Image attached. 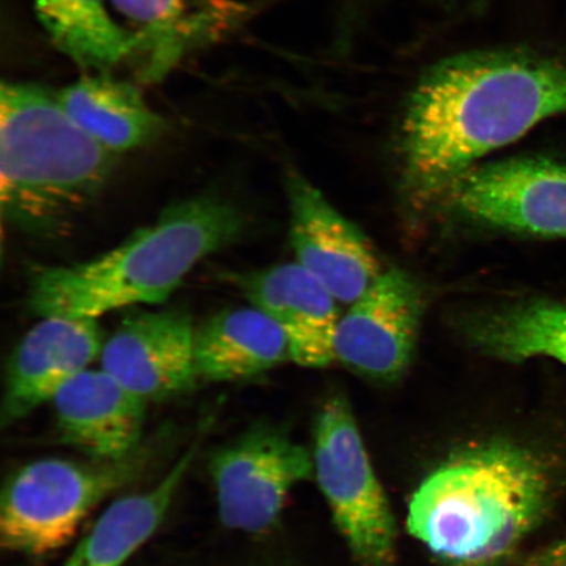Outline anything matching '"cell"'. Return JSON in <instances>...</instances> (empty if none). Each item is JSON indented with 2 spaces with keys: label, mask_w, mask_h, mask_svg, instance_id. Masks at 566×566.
<instances>
[{
  "label": "cell",
  "mask_w": 566,
  "mask_h": 566,
  "mask_svg": "<svg viewBox=\"0 0 566 566\" xmlns=\"http://www.w3.org/2000/svg\"><path fill=\"white\" fill-rule=\"evenodd\" d=\"M566 116V59L535 52L459 55L415 90L401 125L410 193L430 200L484 155Z\"/></svg>",
  "instance_id": "6da1fadb"
},
{
  "label": "cell",
  "mask_w": 566,
  "mask_h": 566,
  "mask_svg": "<svg viewBox=\"0 0 566 566\" xmlns=\"http://www.w3.org/2000/svg\"><path fill=\"white\" fill-rule=\"evenodd\" d=\"M555 493L541 452L506 440L473 443L421 481L408 533L443 566H502L542 525Z\"/></svg>",
  "instance_id": "7a4b0ae2"
},
{
  "label": "cell",
  "mask_w": 566,
  "mask_h": 566,
  "mask_svg": "<svg viewBox=\"0 0 566 566\" xmlns=\"http://www.w3.org/2000/svg\"><path fill=\"white\" fill-rule=\"evenodd\" d=\"M245 218L235 203L203 195L94 260L32 274L28 306L41 317L97 318L113 310L166 301L211 253L235 242Z\"/></svg>",
  "instance_id": "3957f363"
},
{
  "label": "cell",
  "mask_w": 566,
  "mask_h": 566,
  "mask_svg": "<svg viewBox=\"0 0 566 566\" xmlns=\"http://www.w3.org/2000/svg\"><path fill=\"white\" fill-rule=\"evenodd\" d=\"M117 154L73 123L55 92L33 83L0 90V201L17 228L53 233L103 192Z\"/></svg>",
  "instance_id": "277c9868"
},
{
  "label": "cell",
  "mask_w": 566,
  "mask_h": 566,
  "mask_svg": "<svg viewBox=\"0 0 566 566\" xmlns=\"http://www.w3.org/2000/svg\"><path fill=\"white\" fill-rule=\"evenodd\" d=\"M314 476L339 535L360 566H396V525L348 400L334 396L317 415Z\"/></svg>",
  "instance_id": "5b68a950"
},
{
  "label": "cell",
  "mask_w": 566,
  "mask_h": 566,
  "mask_svg": "<svg viewBox=\"0 0 566 566\" xmlns=\"http://www.w3.org/2000/svg\"><path fill=\"white\" fill-rule=\"evenodd\" d=\"M136 465L129 458L112 463L42 459L23 467L2 495L3 548L44 556L66 546L92 509L123 486Z\"/></svg>",
  "instance_id": "8992f818"
},
{
  "label": "cell",
  "mask_w": 566,
  "mask_h": 566,
  "mask_svg": "<svg viewBox=\"0 0 566 566\" xmlns=\"http://www.w3.org/2000/svg\"><path fill=\"white\" fill-rule=\"evenodd\" d=\"M444 195L459 214L488 228L566 238L565 163L525 157L471 168Z\"/></svg>",
  "instance_id": "52a82bcc"
},
{
  "label": "cell",
  "mask_w": 566,
  "mask_h": 566,
  "mask_svg": "<svg viewBox=\"0 0 566 566\" xmlns=\"http://www.w3.org/2000/svg\"><path fill=\"white\" fill-rule=\"evenodd\" d=\"M210 472L223 525L259 534L277 522L294 488L314 475V462L281 431L259 428L219 451Z\"/></svg>",
  "instance_id": "ba28073f"
},
{
  "label": "cell",
  "mask_w": 566,
  "mask_h": 566,
  "mask_svg": "<svg viewBox=\"0 0 566 566\" xmlns=\"http://www.w3.org/2000/svg\"><path fill=\"white\" fill-rule=\"evenodd\" d=\"M423 310V290L412 275L400 269L381 273L339 317L336 359L363 377L398 380L413 358Z\"/></svg>",
  "instance_id": "9c48e42d"
},
{
  "label": "cell",
  "mask_w": 566,
  "mask_h": 566,
  "mask_svg": "<svg viewBox=\"0 0 566 566\" xmlns=\"http://www.w3.org/2000/svg\"><path fill=\"white\" fill-rule=\"evenodd\" d=\"M287 196L296 263L338 303L356 302L384 273L369 240L302 176L289 177Z\"/></svg>",
  "instance_id": "30bf717a"
},
{
  "label": "cell",
  "mask_w": 566,
  "mask_h": 566,
  "mask_svg": "<svg viewBox=\"0 0 566 566\" xmlns=\"http://www.w3.org/2000/svg\"><path fill=\"white\" fill-rule=\"evenodd\" d=\"M101 364L146 401L188 391L198 378L192 321L177 310L138 311L106 339Z\"/></svg>",
  "instance_id": "8fae6325"
},
{
  "label": "cell",
  "mask_w": 566,
  "mask_h": 566,
  "mask_svg": "<svg viewBox=\"0 0 566 566\" xmlns=\"http://www.w3.org/2000/svg\"><path fill=\"white\" fill-rule=\"evenodd\" d=\"M103 332L96 318L42 317L12 354L2 407L4 424L52 401L69 380L101 357Z\"/></svg>",
  "instance_id": "7c38bea8"
},
{
  "label": "cell",
  "mask_w": 566,
  "mask_h": 566,
  "mask_svg": "<svg viewBox=\"0 0 566 566\" xmlns=\"http://www.w3.org/2000/svg\"><path fill=\"white\" fill-rule=\"evenodd\" d=\"M233 283L277 323L285 334L290 359L304 367L335 360L338 302L323 283L298 263L238 274Z\"/></svg>",
  "instance_id": "4fadbf2b"
},
{
  "label": "cell",
  "mask_w": 566,
  "mask_h": 566,
  "mask_svg": "<svg viewBox=\"0 0 566 566\" xmlns=\"http://www.w3.org/2000/svg\"><path fill=\"white\" fill-rule=\"evenodd\" d=\"M138 41L139 75L159 82L189 53L217 42L242 21L235 0H111Z\"/></svg>",
  "instance_id": "5bb4252c"
},
{
  "label": "cell",
  "mask_w": 566,
  "mask_h": 566,
  "mask_svg": "<svg viewBox=\"0 0 566 566\" xmlns=\"http://www.w3.org/2000/svg\"><path fill=\"white\" fill-rule=\"evenodd\" d=\"M63 442L94 462H122L137 448L146 400L104 370H86L53 398Z\"/></svg>",
  "instance_id": "9a60e30c"
},
{
  "label": "cell",
  "mask_w": 566,
  "mask_h": 566,
  "mask_svg": "<svg viewBox=\"0 0 566 566\" xmlns=\"http://www.w3.org/2000/svg\"><path fill=\"white\" fill-rule=\"evenodd\" d=\"M287 359L285 334L256 306L222 311L196 329V370L205 380L253 378Z\"/></svg>",
  "instance_id": "2e32d148"
},
{
  "label": "cell",
  "mask_w": 566,
  "mask_h": 566,
  "mask_svg": "<svg viewBox=\"0 0 566 566\" xmlns=\"http://www.w3.org/2000/svg\"><path fill=\"white\" fill-rule=\"evenodd\" d=\"M55 95L74 124L117 155L151 144L166 129L138 87L106 73L84 75Z\"/></svg>",
  "instance_id": "e0dca14e"
},
{
  "label": "cell",
  "mask_w": 566,
  "mask_h": 566,
  "mask_svg": "<svg viewBox=\"0 0 566 566\" xmlns=\"http://www.w3.org/2000/svg\"><path fill=\"white\" fill-rule=\"evenodd\" d=\"M195 454L188 450L153 490L113 502L63 566H123L129 560L165 520Z\"/></svg>",
  "instance_id": "ac0fdd59"
},
{
  "label": "cell",
  "mask_w": 566,
  "mask_h": 566,
  "mask_svg": "<svg viewBox=\"0 0 566 566\" xmlns=\"http://www.w3.org/2000/svg\"><path fill=\"white\" fill-rule=\"evenodd\" d=\"M465 336L485 356L523 363L547 357L566 366V306L534 300L472 316Z\"/></svg>",
  "instance_id": "d6986e66"
},
{
  "label": "cell",
  "mask_w": 566,
  "mask_h": 566,
  "mask_svg": "<svg viewBox=\"0 0 566 566\" xmlns=\"http://www.w3.org/2000/svg\"><path fill=\"white\" fill-rule=\"evenodd\" d=\"M33 3L56 49L83 70L105 73L137 53L136 35L116 23L105 0H33Z\"/></svg>",
  "instance_id": "ffe728a7"
},
{
  "label": "cell",
  "mask_w": 566,
  "mask_h": 566,
  "mask_svg": "<svg viewBox=\"0 0 566 566\" xmlns=\"http://www.w3.org/2000/svg\"><path fill=\"white\" fill-rule=\"evenodd\" d=\"M520 566H566V534L548 546L536 551Z\"/></svg>",
  "instance_id": "44dd1931"
}]
</instances>
